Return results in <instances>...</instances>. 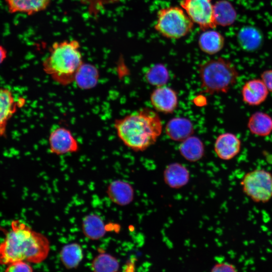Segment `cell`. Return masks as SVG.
<instances>
[{"mask_svg":"<svg viewBox=\"0 0 272 272\" xmlns=\"http://www.w3.org/2000/svg\"><path fill=\"white\" fill-rule=\"evenodd\" d=\"M11 226L0 243V264L18 261L37 264L47 257L50 242L44 234L18 220L13 221Z\"/></svg>","mask_w":272,"mask_h":272,"instance_id":"1","label":"cell"},{"mask_svg":"<svg viewBox=\"0 0 272 272\" xmlns=\"http://www.w3.org/2000/svg\"><path fill=\"white\" fill-rule=\"evenodd\" d=\"M114 127L119 139L135 152H142L154 145L162 132L159 114L144 107L114 120Z\"/></svg>","mask_w":272,"mask_h":272,"instance_id":"2","label":"cell"},{"mask_svg":"<svg viewBox=\"0 0 272 272\" xmlns=\"http://www.w3.org/2000/svg\"><path fill=\"white\" fill-rule=\"evenodd\" d=\"M81 45L77 40L54 42L42 62L43 70L55 83L67 86L74 82L84 63Z\"/></svg>","mask_w":272,"mask_h":272,"instance_id":"3","label":"cell"},{"mask_svg":"<svg viewBox=\"0 0 272 272\" xmlns=\"http://www.w3.org/2000/svg\"><path fill=\"white\" fill-rule=\"evenodd\" d=\"M197 72L202 92L211 95L227 93L239 77L235 64L222 57L203 61L199 64Z\"/></svg>","mask_w":272,"mask_h":272,"instance_id":"4","label":"cell"},{"mask_svg":"<svg viewBox=\"0 0 272 272\" xmlns=\"http://www.w3.org/2000/svg\"><path fill=\"white\" fill-rule=\"evenodd\" d=\"M193 26V22L181 7L171 6L158 11L155 29L163 37L175 39L188 34Z\"/></svg>","mask_w":272,"mask_h":272,"instance_id":"5","label":"cell"},{"mask_svg":"<svg viewBox=\"0 0 272 272\" xmlns=\"http://www.w3.org/2000/svg\"><path fill=\"white\" fill-rule=\"evenodd\" d=\"M240 184L244 194L254 202L265 203L272 198V173L265 169L247 172Z\"/></svg>","mask_w":272,"mask_h":272,"instance_id":"6","label":"cell"},{"mask_svg":"<svg viewBox=\"0 0 272 272\" xmlns=\"http://www.w3.org/2000/svg\"><path fill=\"white\" fill-rule=\"evenodd\" d=\"M180 6L193 23L202 31L213 29L217 26L212 0H183Z\"/></svg>","mask_w":272,"mask_h":272,"instance_id":"7","label":"cell"},{"mask_svg":"<svg viewBox=\"0 0 272 272\" xmlns=\"http://www.w3.org/2000/svg\"><path fill=\"white\" fill-rule=\"evenodd\" d=\"M48 145L50 152L59 156L76 153L79 150V143L72 131L61 126L51 129Z\"/></svg>","mask_w":272,"mask_h":272,"instance_id":"8","label":"cell"},{"mask_svg":"<svg viewBox=\"0 0 272 272\" xmlns=\"http://www.w3.org/2000/svg\"><path fill=\"white\" fill-rule=\"evenodd\" d=\"M150 100L155 110L165 114L172 113L178 105L177 92L166 85L156 87L150 94Z\"/></svg>","mask_w":272,"mask_h":272,"instance_id":"9","label":"cell"},{"mask_svg":"<svg viewBox=\"0 0 272 272\" xmlns=\"http://www.w3.org/2000/svg\"><path fill=\"white\" fill-rule=\"evenodd\" d=\"M241 140L233 133L226 132L220 134L216 138L214 149L217 156L224 161L235 158L240 152Z\"/></svg>","mask_w":272,"mask_h":272,"instance_id":"10","label":"cell"},{"mask_svg":"<svg viewBox=\"0 0 272 272\" xmlns=\"http://www.w3.org/2000/svg\"><path fill=\"white\" fill-rule=\"evenodd\" d=\"M241 94L242 101L247 105L257 106L267 99L269 91L261 79H253L243 84Z\"/></svg>","mask_w":272,"mask_h":272,"instance_id":"11","label":"cell"},{"mask_svg":"<svg viewBox=\"0 0 272 272\" xmlns=\"http://www.w3.org/2000/svg\"><path fill=\"white\" fill-rule=\"evenodd\" d=\"M165 131L171 140L181 142L193 134L194 126L192 122L187 117H175L167 122Z\"/></svg>","mask_w":272,"mask_h":272,"instance_id":"12","label":"cell"},{"mask_svg":"<svg viewBox=\"0 0 272 272\" xmlns=\"http://www.w3.org/2000/svg\"><path fill=\"white\" fill-rule=\"evenodd\" d=\"M106 192L113 203L120 206L129 205L134 198V192L132 185L121 180L111 181L107 186Z\"/></svg>","mask_w":272,"mask_h":272,"instance_id":"13","label":"cell"},{"mask_svg":"<svg viewBox=\"0 0 272 272\" xmlns=\"http://www.w3.org/2000/svg\"><path fill=\"white\" fill-rule=\"evenodd\" d=\"M190 179V173L183 165L174 162L168 165L163 172V179L169 187L179 189L186 185Z\"/></svg>","mask_w":272,"mask_h":272,"instance_id":"14","label":"cell"},{"mask_svg":"<svg viewBox=\"0 0 272 272\" xmlns=\"http://www.w3.org/2000/svg\"><path fill=\"white\" fill-rule=\"evenodd\" d=\"M247 128L254 135L265 137L272 132V117L262 111H256L249 117Z\"/></svg>","mask_w":272,"mask_h":272,"instance_id":"15","label":"cell"},{"mask_svg":"<svg viewBox=\"0 0 272 272\" xmlns=\"http://www.w3.org/2000/svg\"><path fill=\"white\" fill-rule=\"evenodd\" d=\"M198 45L204 53L214 55L223 48L225 45L224 37L220 32L214 30L204 31L199 37Z\"/></svg>","mask_w":272,"mask_h":272,"instance_id":"16","label":"cell"},{"mask_svg":"<svg viewBox=\"0 0 272 272\" xmlns=\"http://www.w3.org/2000/svg\"><path fill=\"white\" fill-rule=\"evenodd\" d=\"M180 155L187 161L195 162L205 154V145L200 138L191 135L180 143L178 148Z\"/></svg>","mask_w":272,"mask_h":272,"instance_id":"17","label":"cell"},{"mask_svg":"<svg viewBox=\"0 0 272 272\" xmlns=\"http://www.w3.org/2000/svg\"><path fill=\"white\" fill-rule=\"evenodd\" d=\"M11 13H22L29 15L46 10L51 0H5Z\"/></svg>","mask_w":272,"mask_h":272,"instance_id":"18","label":"cell"},{"mask_svg":"<svg viewBox=\"0 0 272 272\" xmlns=\"http://www.w3.org/2000/svg\"><path fill=\"white\" fill-rule=\"evenodd\" d=\"M99 77V70L95 65L84 62L76 74L74 83L82 90H89L97 85Z\"/></svg>","mask_w":272,"mask_h":272,"instance_id":"19","label":"cell"},{"mask_svg":"<svg viewBox=\"0 0 272 272\" xmlns=\"http://www.w3.org/2000/svg\"><path fill=\"white\" fill-rule=\"evenodd\" d=\"M237 41L242 49L247 52H253L260 47L263 38L257 29L246 26L241 28L238 33Z\"/></svg>","mask_w":272,"mask_h":272,"instance_id":"20","label":"cell"},{"mask_svg":"<svg viewBox=\"0 0 272 272\" xmlns=\"http://www.w3.org/2000/svg\"><path fill=\"white\" fill-rule=\"evenodd\" d=\"M16 110V103L12 93L0 88V137L4 134L8 120Z\"/></svg>","mask_w":272,"mask_h":272,"instance_id":"21","label":"cell"},{"mask_svg":"<svg viewBox=\"0 0 272 272\" xmlns=\"http://www.w3.org/2000/svg\"><path fill=\"white\" fill-rule=\"evenodd\" d=\"M82 228L84 235L92 240L102 238L106 232L103 219L95 214H88L83 218Z\"/></svg>","mask_w":272,"mask_h":272,"instance_id":"22","label":"cell"},{"mask_svg":"<svg viewBox=\"0 0 272 272\" xmlns=\"http://www.w3.org/2000/svg\"><path fill=\"white\" fill-rule=\"evenodd\" d=\"M84 257L83 249L77 242L64 245L59 252V258L63 266L67 269L77 267Z\"/></svg>","mask_w":272,"mask_h":272,"instance_id":"23","label":"cell"},{"mask_svg":"<svg viewBox=\"0 0 272 272\" xmlns=\"http://www.w3.org/2000/svg\"><path fill=\"white\" fill-rule=\"evenodd\" d=\"M214 14L217 25L223 26L232 25L237 16L232 5L225 0L219 1L214 5Z\"/></svg>","mask_w":272,"mask_h":272,"instance_id":"24","label":"cell"},{"mask_svg":"<svg viewBox=\"0 0 272 272\" xmlns=\"http://www.w3.org/2000/svg\"><path fill=\"white\" fill-rule=\"evenodd\" d=\"M169 77L168 69L162 63L152 65L145 74L147 82L156 87L165 86L169 80Z\"/></svg>","mask_w":272,"mask_h":272,"instance_id":"25","label":"cell"},{"mask_svg":"<svg viewBox=\"0 0 272 272\" xmlns=\"http://www.w3.org/2000/svg\"><path fill=\"white\" fill-rule=\"evenodd\" d=\"M119 263L112 255L102 252L97 255L92 261L93 272H118Z\"/></svg>","mask_w":272,"mask_h":272,"instance_id":"26","label":"cell"},{"mask_svg":"<svg viewBox=\"0 0 272 272\" xmlns=\"http://www.w3.org/2000/svg\"><path fill=\"white\" fill-rule=\"evenodd\" d=\"M30 263L24 261H18L8 264L4 272H33Z\"/></svg>","mask_w":272,"mask_h":272,"instance_id":"27","label":"cell"},{"mask_svg":"<svg viewBox=\"0 0 272 272\" xmlns=\"http://www.w3.org/2000/svg\"><path fill=\"white\" fill-rule=\"evenodd\" d=\"M211 272H238V270L234 264L227 262H223L215 264Z\"/></svg>","mask_w":272,"mask_h":272,"instance_id":"28","label":"cell"},{"mask_svg":"<svg viewBox=\"0 0 272 272\" xmlns=\"http://www.w3.org/2000/svg\"><path fill=\"white\" fill-rule=\"evenodd\" d=\"M260 79L269 92H272V69L266 70L260 75Z\"/></svg>","mask_w":272,"mask_h":272,"instance_id":"29","label":"cell"},{"mask_svg":"<svg viewBox=\"0 0 272 272\" xmlns=\"http://www.w3.org/2000/svg\"><path fill=\"white\" fill-rule=\"evenodd\" d=\"M7 56V51L6 49L0 45V64L4 61Z\"/></svg>","mask_w":272,"mask_h":272,"instance_id":"30","label":"cell"}]
</instances>
